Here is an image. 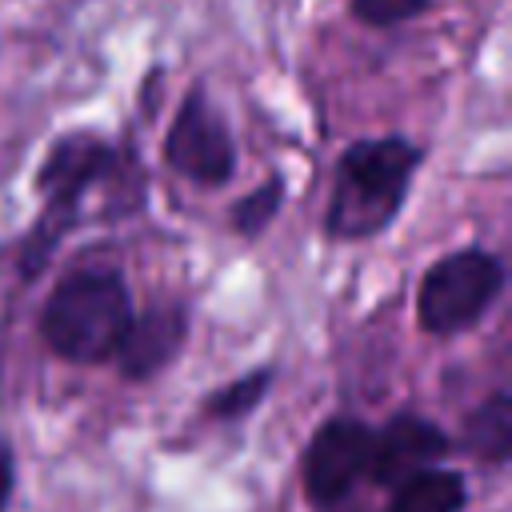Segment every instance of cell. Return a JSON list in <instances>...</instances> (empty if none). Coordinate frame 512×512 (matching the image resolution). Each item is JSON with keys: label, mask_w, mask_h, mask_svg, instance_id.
<instances>
[{"label": "cell", "mask_w": 512, "mask_h": 512, "mask_svg": "<svg viewBox=\"0 0 512 512\" xmlns=\"http://www.w3.org/2000/svg\"><path fill=\"white\" fill-rule=\"evenodd\" d=\"M420 148L404 136L352 140L332 176V196L324 212V232L332 240L380 236L408 200V184L420 168Z\"/></svg>", "instance_id": "6da1fadb"}, {"label": "cell", "mask_w": 512, "mask_h": 512, "mask_svg": "<svg viewBox=\"0 0 512 512\" xmlns=\"http://www.w3.org/2000/svg\"><path fill=\"white\" fill-rule=\"evenodd\" d=\"M132 316V296L120 272L76 268L44 300L40 336L56 356L72 364H100L116 356Z\"/></svg>", "instance_id": "7a4b0ae2"}, {"label": "cell", "mask_w": 512, "mask_h": 512, "mask_svg": "<svg viewBox=\"0 0 512 512\" xmlns=\"http://www.w3.org/2000/svg\"><path fill=\"white\" fill-rule=\"evenodd\" d=\"M116 164H120L116 148L104 144L96 132H68L48 148V156L36 172V192L44 196V204H40L32 232L24 236V244L16 252L20 276H40V268L52 260L56 244L80 224V204H84L88 188L108 180Z\"/></svg>", "instance_id": "3957f363"}, {"label": "cell", "mask_w": 512, "mask_h": 512, "mask_svg": "<svg viewBox=\"0 0 512 512\" xmlns=\"http://www.w3.org/2000/svg\"><path fill=\"white\" fill-rule=\"evenodd\" d=\"M504 292V264L488 248H460L440 256L416 288V320L432 336H456L496 304Z\"/></svg>", "instance_id": "277c9868"}, {"label": "cell", "mask_w": 512, "mask_h": 512, "mask_svg": "<svg viewBox=\"0 0 512 512\" xmlns=\"http://www.w3.org/2000/svg\"><path fill=\"white\" fill-rule=\"evenodd\" d=\"M164 160L172 172L204 188H224L236 176L232 132L224 116L208 104L204 88H188V96L180 100V112L172 116L168 136H164Z\"/></svg>", "instance_id": "5b68a950"}, {"label": "cell", "mask_w": 512, "mask_h": 512, "mask_svg": "<svg viewBox=\"0 0 512 512\" xmlns=\"http://www.w3.org/2000/svg\"><path fill=\"white\" fill-rule=\"evenodd\" d=\"M372 428L352 416L324 420L304 448V488L316 504L344 500L360 480H368Z\"/></svg>", "instance_id": "8992f818"}, {"label": "cell", "mask_w": 512, "mask_h": 512, "mask_svg": "<svg viewBox=\"0 0 512 512\" xmlns=\"http://www.w3.org/2000/svg\"><path fill=\"white\" fill-rule=\"evenodd\" d=\"M448 452V436L412 412L392 416L384 428H372V460H368V480L396 488L420 468H432Z\"/></svg>", "instance_id": "52a82bcc"}, {"label": "cell", "mask_w": 512, "mask_h": 512, "mask_svg": "<svg viewBox=\"0 0 512 512\" xmlns=\"http://www.w3.org/2000/svg\"><path fill=\"white\" fill-rule=\"evenodd\" d=\"M188 336V320H184V308L168 304V308H148L144 316H132L120 348H116V364H120V376L128 380H148L156 376L160 368L172 364V356L180 352Z\"/></svg>", "instance_id": "ba28073f"}, {"label": "cell", "mask_w": 512, "mask_h": 512, "mask_svg": "<svg viewBox=\"0 0 512 512\" xmlns=\"http://www.w3.org/2000/svg\"><path fill=\"white\" fill-rule=\"evenodd\" d=\"M468 500L464 476L456 468H420L396 484L388 512H460Z\"/></svg>", "instance_id": "9c48e42d"}, {"label": "cell", "mask_w": 512, "mask_h": 512, "mask_svg": "<svg viewBox=\"0 0 512 512\" xmlns=\"http://www.w3.org/2000/svg\"><path fill=\"white\" fill-rule=\"evenodd\" d=\"M464 444L488 464H504L512 452V400L508 392H492L468 420H464Z\"/></svg>", "instance_id": "30bf717a"}, {"label": "cell", "mask_w": 512, "mask_h": 512, "mask_svg": "<svg viewBox=\"0 0 512 512\" xmlns=\"http://www.w3.org/2000/svg\"><path fill=\"white\" fill-rule=\"evenodd\" d=\"M268 384H272V368L244 372L240 380H232V384H224V388H216V392L208 396V416H220V420H240V416H248V412L264 400Z\"/></svg>", "instance_id": "8fae6325"}, {"label": "cell", "mask_w": 512, "mask_h": 512, "mask_svg": "<svg viewBox=\"0 0 512 512\" xmlns=\"http://www.w3.org/2000/svg\"><path fill=\"white\" fill-rule=\"evenodd\" d=\"M280 200H284V184H280L276 176L264 180L256 192H248V196H240V200L232 204V228H236L240 236L264 232V228L272 224V216L280 212Z\"/></svg>", "instance_id": "7c38bea8"}, {"label": "cell", "mask_w": 512, "mask_h": 512, "mask_svg": "<svg viewBox=\"0 0 512 512\" xmlns=\"http://www.w3.org/2000/svg\"><path fill=\"white\" fill-rule=\"evenodd\" d=\"M352 16L368 28H392L404 20H416L420 12H428L432 0H348Z\"/></svg>", "instance_id": "4fadbf2b"}, {"label": "cell", "mask_w": 512, "mask_h": 512, "mask_svg": "<svg viewBox=\"0 0 512 512\" xmlns=\"http://www.w3.org/2000/svg\"><path fill=\"white\" fill-rule=\"evenodd\" d=\"M8 492H12V448L0 436V508L8 504Z\"/></svg>", "instance_id": "5bb4252c"}]
</instances>
